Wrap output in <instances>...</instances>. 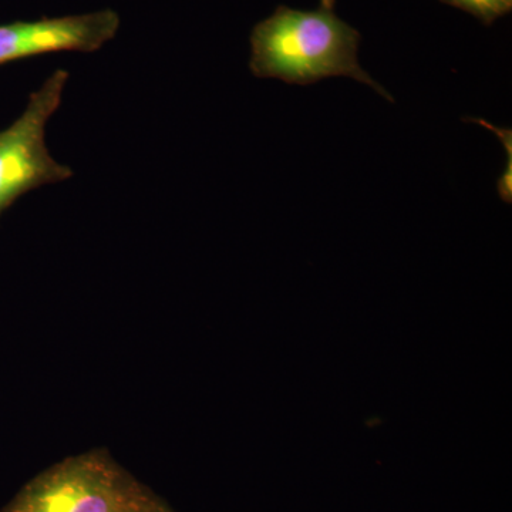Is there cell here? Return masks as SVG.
<instances>
[{
    "mask_svg": "<svg viewBox=\"0 0 512 512\" xmlns=\"http://www.w3.org/2000/svg\"><path fill=\"white\" fill-rule=\"evenodd\" d=\"M119 28V13L111 9L0 25V66L47 53L96 52Z\"/></svg>",
    "mask_w": 512,
    "mask_h": 512,
    "instance_id": "277c9868",
    "label": "cell"
},
{
    "mask_svg": "<svg viewBox=\"0 0 512 512\" xmlns=\"http://www.w3.org/2000/svg\"><path fill=\"white\" fill-rule=\"evenodd\" d=\"M120 512H173L163 498L158 497L156 493L146 487L140 495H137L131 503Z\"/></svg>",
    "mask_w": 512,
    "mask_h": 512,
    "instance_id": "8992f818",
    "label": "cell"
},
{
    "mask_svg": "<svg viewBox=\"0 0 512 512\" xmlns=\"http://www.w3.org/2000/svg\"><path fill=\"white\" fill-rule=\"evenodd\" d=\"M336 0H320V9L333 10Z\"/></svg>",
    "mask_w": 512,
    "mask_h": 512,
    "instance_id": "52a82bcc",
    "label": "cell"
},
{
    "mask_svg": "<svg viewBox=\"0 0 512 512\" xmlns=\"http://www.w3.org/2000/svg\"><path fill=\"white\" fill-rule=\"evenodd\" d=\"M67 80L66 70H56L30 94L19 119L0 131V215L29 191L73 177L46 146V124L62 104Z\"/></svg>",
    "mask_w": 512,
    "mask_h": 512,
    "instance_id": "3957f363",
    "label": "cell"
},
{
    "mask_svg": "<svg viewBox=\"0 0 512 512\" xmlns=\"http://www.w3.org/2000/svg\"><path fill=\"white\" fill-rule=\"evenodd\" d=\"M144 490L146 485L99 448L42 471L0 512H120Z\"/></svg>",
    "mask_w": 512,
    "mask_h": 512,
    "instance_id": "7a4b0ae2",
    "label": "cell"
},
{
    "mask_svg": "<svg viewBox=\"0 0 512 512\" xmlns=\"http://www.w3.org/2000/svg\"><path fill=\"white\" fill-rule=\"evenodd\" d=\"M359 45L360 33L332 10L278 6L252 30L249 67L259 79H278L289 84L350 77L393 101L360 66Z\"/></svg>",
    "mask_w": 512,
    "mask_h": 512,
    "instance_id": "6da1fadb",
    "label": "cell"
},
{
    "mask_svg": "<svg viewBox=\"0 0 512 512\" xmlns=\"http://www.w3.org/2000/svg\"><path fill=\"white\" fill-rule=\"evenodd\" d=\"M453 8L464 10L484 25H491L511 12L512 0H441Z\"/></svg>",
    "mask_w": 512,
    "mask_h": 512,
    "instance_id": "5b68a950",
    "label": "cell"
}]
</instances>
